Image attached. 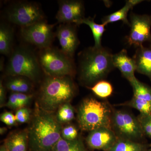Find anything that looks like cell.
Masks as SVG:
<instances>
[{
  "instance_id": "1",
  "label": "cell",
  "mask_w": 151,
  "mask_h": 151,
  "mask_svg": "<svg viewBox=\"0 0 151 151\" xmlns=\"http://www.w3.org/2000/svg\"><path fill=\"white\" fill-rule=\"evenodd\" d=\"M62 128L53 113L44 111L37 103L28 130L30 151H51L61 137Z\"/></svg>"
},
{
  "instance_id": "2",
  "label": "cell",
  "mask_w": 151,
  "mask_h": 151,
  "mask_svg": "<svg viewBox=\"0 0 151 151\" xmlns=\"http://www.w3.org/2000/svg\"><path fill=\"white\" fill-rule=\"evenodd\" d=\"M113 55L103 47H87L78 54V79L81 84L91 87L103 80L115 68Z\"/></svg>"
},
{
  "instance_id": "3",
  "label": "cell",
  "mask_w": 151,
  "mask_h": 151,
  "mask_svg": "<svg viewBox=\"0 0 151 151\" xmlns=\"http://www.w3.org/2000/svg\"><path fill=\"white\" fill-rule=\"evenodd\" d=\"M76 92L71 76H46L40 88L38 105L44 111L53 113L61 105L70 103Z\"/></svg>"
},
{
  "instance_id": "4",
  "label": "cell",
  "mask_w": 151,
  "mask_h": 151,
  "mask_svg": "<svg viewBox=\"0 0 151 151\" xmlns=\"http://www.w3.org/2000/svg\"><path fill=\"white\" fill-rule=\"evenodd\" d=\"M113 110L108 102L99 101L92 97L84 99L77 112L79 128L82 131L89 132L101 127L111 129Z\"/></svg>"
},
{
  "instance_id": "5",
  "label": "cell",
  "mask_w": 151,
  "mask_h": 151,
  "mask_svg": "<svg viewBox=\"0 0 151 151\" xmlns=\"http://www.w3.org/2000/svg\"><path fill=\"white\" fill-rule=\"evenodd\" d=\"M42 71L37 55L32 50L23 45L14 49L5 69L7 76H24L33 82L39 79Z\"/></svg>"
},
{
  "instance_id": "6",
  "label": "cell",
  "mask_w": 151,
  "mask_h": 151,
  "mask_svg": "<svg viewBox=\"0 0 151 151\" xmlns=\"http://www.w3.org/2000/svg\"><path fill=\"white\" fill-rule=\"evenodd\" d=\"M37 57L42 69L46 76L73 77L75 74L73 58L61 49L52 46L42 49L40 50Z\"/></svg>"
},
{
  "instance_id": "7",
  "label": "cell",
  "mask_w": 151,
  "mask_h": 151,
  "mask_svg": "<svg viewBox=\"0 0 151 151\" xmlns=\"http://www.w3.org/2000/svg\"><path fill=\"white\" fill-rule=\"evenodd\" d=\"M111 125L118 138L141 142L145 137L137 117L124 110H113Z\"/></svg>"
},
{
  "instance_id": "8",
  "label": "cell",
  "mask_w": 151,
  "mask_h": 151,
  "mask_svg": "<svg viewBox=\"0 0 151 151\" xmlns=\"http://www.w3.org/2000/svg\"><path fill=\"white\" fill-rule=\"evenodd\" d=\"M8 20L21 28L45 19L42 9L36 3L19 1L10 6L6 11Z\"/></svg>"
},
{
  "instance_id": "9",
  "label": "cell",
  "mask_w": 151,
  "mask_h": 151,
  "mask_svg": "<svg viewBox=\"0 0 151 151\" xmlns=\"http://www.w3.org/2000/svg\"><path fill=\"white\" fill-rule=\"evenodd\" d=\"M55 24H49L45 19L22 27L21 35L25 41L40 50L52 46L55 37L53 28Z\"/></svg>"
},
{
  "instance_id": "10",
  "label": "cell",
  "mask_w": 151,
  "mask_h": 151,
  "mask_svg": "<svg viewBox=\"0 0 151 151\" xmlns=\"http://www.w3.org/2000/svg\"><path fill=\"white\" fill-rule=\"evenodd\" d=\"M130 30L127 37V43L129 46L137 48L146 42H151V15H139L131 13Z\"/></svg>"
},
{
  "instance_id": "11",
  "label": "cell",
  "mask_w": 151,
  "mask_h": 151,
  "mask_svg": "<svg viewBox=\"0 0 151 151\" xmlns=\"http://www.w3.org/2000/svg\"><path fill=\"white\" fill-rule=\"evenodd\" d=\"M58 10L56 15L58 22L72 24L78 26L84 18V6L79 0H60L58 1Z\"/></svg>"
},
{
  "instance_id": "12",
  "label": "cell",
  "mask_w": 151,
  "mask_h": 151,
  "mask_svg": "<svg viewBox=\"0 0 151 151\" xmlns=\"http://www.w3.org/2000/svg\"><path fill=\"white\" fill-rule=\"evenodd\" d=\"M76 27L72 24H61L57 27L55 32L60 49L72 58L79 44Z\"/></svg>"
},
{
  "instance_id": "13",
  "label": "cell",
  "mask_w": 151,
  "mask_h": 151,
  "mask_svg": "<svg viewBox=\"0 0 151 151\" xmlns=\"http://www.w3.org/2000/svg\"><path fill=\"white\" fill-rule=\"evenodd\" d=\"M118 139L111 128L101 127L89 132L85 140L89 148L106 151L113 147Z\"/></svg>"
},
{
  "instance_id": "14",
  "label": "cell",
  "mask_w": 151,
  "mask_h": 151,
  "mask_svg": "<svg viewBox=\"0 0 151 151\" xmlns=\"http://www.w3.org/2000/svg\"><path fill=\"white\" fill-rule=\"evenodd\" d=\"M112 60L114 67L119 69L122 76L128 81L135 77V61L133 58L129 56L126 50H122L118 53L113 55Z\"/></svg>"
},
{
  "instance_id": "15",
  "label": "cell",
  "mask_w": 151,
  "mask_h": 151,
  "mask_svg": "<svg viewBox=\"0 0 151 151\" xmlns=\"http://www.w3.org/2000/svg\"><path fill=\"white\" fill-rule=\"evenodd\" d=\"M136 71L147 76L151 81V47H138L133 58Z\"/></svg>"
},
{
  "instance_id": "16",
  "label": "cell",
  "mask_w": 151,
  "mask_h": 151,
  "mask_svg": "<svg viewBox=\"0 0 151 151\" xmlns=\"http://www.w3.org/2000/svg\"><path fill=\"white\" fill-rule=\"evenodd\" d=\"M28 140V130H22L9 135L4 145L8 151H27Z\"/></svg>"
},
{
  "instance_id": "17",
  "label": "cell",
  "mask_w": 151,
  "mask_h": 151,
  "mask_svg": "<svg viewBox=\"0 0 151 151\" xmlns=\"http://www.w3.org/2000/svg\"><path fill=\"white\" fill-rule=\"evenodd\" d=\"M7 76L6 81L4 84L6 89L11 92L28 94L32 90L33 81L29 78L19 76Z\"/></svg>"
},
{
  "instance_id": "18",
  "label": "cell",
  "mask_w": 151,
  "mask_h": 151,
  "mask_svg": "<svg viewBox=\"0 0 151 151\" xmlns=\"http://www.w3.org/2000/svg\"><path fill=\"white\" fill-rule=\"evenodd\" d=\"M14 32L12 27L4 23L0 25V53L6 56L12 54L14 43Z\"/></svg>"
},
{
  "instance_id": "19",
  "label": "cell",
  "mask_w": 151,
  "mask_h": 151,
  "mask_svg": "<svg viewBox=\"0 0 151 151\" xmlns=\"http://www.w3.org/2000/svg\"><path fill=\"white\" fill-rule=\"evenodd\" d=\"M150 146L145 143L118 138L113 147L106 151H147Z\"/></svg>"
},
{
  "instance_id": "20",
  "label": "cell",
  "mask_w": 151,
  "mask_h": 151,
  "mask_svg": "<svg viewBox=\"0 0 151 151\" xmlns=\"http://www.w3.org/2000/svg\"><path fill=\"white\" fill-rule=\"evenodd\" d=\"M134 6L130 0L126 1L125 6L119 10L108 15L102 19V24L105 26L108 24L122 21L125 24L130 25V23L127 19L128 12Z\"/></svg>"
},
{
  "instance_id": "21",
  "label": "cell",
  "mask_w": 151,
  "mask_h": 151,
  "mask_svg": "<svg viewBox=\"0 0 151 151\" xmlns=\"http://www.w3.org/2000/svg\"><path fill=\"white\" fill-rule=\"evenodd\" d=\"M51 151H88L82 140L78 137L72 141L66 140L61 138Z\"/></svg>"
},
{
  "instance_id": "22",
  "label": "cell",
  "mask_w": 151,
  "mask_h": 151,
  "mask_svg": "<svg viewBox=\"0 0 151 151\" xmlns=\"http://www.w3.org/2000/svg\"><path fill=\"white\" fill-rule=\"evenodd\" d=\"M132 86L134 97L151 103V87L139 81L136 77L129 81Z\"/></svg>"
},
{
  "instance_id": "23",
  "label": "cell",
  "mask_w": 151,
  "mask_h": 151,
  "mask_svg": "<svg viewBox=\"0 0 151 151\" xmlns=\"http://www.w3.org/2000/svg\"><path fill=\"white\" fill-rule=\"evenodd\" d=\"M94 18L88 17L85 18L81 21V24L88 25L92 30L94 40V45L96 47H100L101 45V40L105 31V24H98L94 21Z\"/></svg>"
},
{
  "instance_id": "24",
  "label": "cell",
  "mask_w": 151,
  "mask_h": 151,
  "mask_svg": "<svg viewBox=\"0 0 151 151\" xmlns=\"http://www.w3.org/2000/svg\"><path fill=\"white\" fill-rule=\"evenodd\" d=\"M118 106H128L134 108L140 114H151V103L133 96L129 101L117 105Z\"/></svg>"
},
{
  "instance_id": "25",
  "label": "cell",
  "mask_w": 151,
  "mask_h": 151,
  "mask_svg": "<svg viewBox=\"0 0 151 151\" xmlns=\"http://www.w3.org/2000/svg\"><path fill=\"white\" fill-rule=\"evenodd\" d=\"M57 120L60 124L69 123L75 117V111L70 103H65L60 107L57 111Z\"/></svg>"
},
{
  "instance_id": "26",
  "label": "cell",
  "mask_w": 151,
  "mask_h": 151,
  "mask_svg": "<svg viewBox=\"0 0 151 151\" xmlns=\"http://www.w3.org/2000/svg\"><path fill=\"white\" fill-rule=\"evenodd\" d=\"M96 96L100 98H107L113 93V88L110 82L101 80L91 87H88Z\"/></svg>"
},
{
  "instance_id": "27",
  "label": "cell",
  "mask_w": 151,
  "mask_h": 151,
  "mask_svg": "<svg viewBox=\"0 0 151 151\" xmlns=\"http://www.w3.org/2000/svg\"><path fill=\"white\" fill-rule=\"evenodd\" d=\"M137 118L144 135L151 139V114L145 115L140 113Z\"/></svg>"
},
{
  "instance_id": "28",
  "label": "cell",
  "mask_w": 151,
  "mask_h": 151,
  "mask_svg": "<svg viewBox=\"0 0 151 151\" xmlns=\"http://www.w3.org/2000/svg\"><path fill=\"white\" fill-rule=\"evenodd\" d=\"M61 137L66 140L72 141L78 137L77 128L72 124H68L62 128Z\"/></svg>"
},
{
  "instance_id": "29",
  "label": "cell",
  "mask_w": 151,
  "mask_h": 151,
  "mask_svg": "<svg viewBox=\"0 0 151 151\" xmlns=\"http://www.w3.org/2000/svg\"><path fill=\"white\" fill-rule=\"evenodd\" d=\"M17 122L21 124L27 123L31 118V111L28 108L24 107L17 110L15 115Z\"/></svg>"
},
{
  "instance_id": "30",
  "label": "cell",
  "mask_w": 151,
  "mask_h": 151,
  "mask_svg": "<svg viewBox=\"0 0 151 151\" xmlns=\"http://www.w3.org/2000/svg\"><path fill=\"white\" fill-rule=\"evenodd\" d=\"M0 120L3 123L9 126H12L16 123L15 116L10 112H5L0 116Z\"/></svg>"
},
{
  "instance_id": "31",
  "label": "cell",
  "mask_w": 151,
  "mask_h": 151,
  "mask_svg": "<svg viewBox=\"0 0 151 151\" xmlns=\"http://www.w3.org/2000/svg\"><path fill=\"white\" fill-rule=\"evenodd\" d=\"M5 106L13 110H17L22 108L20 103L17 98L16 93L15 92H12L10 95L8 100L6 103Z\"/></svg>"
},
{
  "instance_id": "32",
  "label": "cell",
  "mask_w": 151,
  "mask_h": 151,
  "mask_svg": "<svg viewBox=\"0 0 151 151\" xmlns=\"http://www.w3.org/2000/svg\"><path fill=\"white\" fill-rule=\"evenodd\" d=\"M15 93H16L17 98L20 103L22 108H24L29 105L32 100V94L18 92Z\"/></svg>"
},
{
  "instance_id": "33",
  "label": "cell",
  "mask_w": 151,
  "mask_h": 151,
  "mask_svg": "<svg viewBox=\"0 0 151 151\" xmlns=\"http://www.w3.org/2000/svg\"><path fill=\"white\" fill-rule=\"evenodd\" d=\"M6 88L2 81L0 82V106L2 108L6 105Z\"/></svg>"
},
{
  "instance_id": "34",
  "label": "cell",
  "mask_w": 151,
  "mask_h": 151,
  "mask_svg": "<svg viewBox=\"0 0 151 151\" xmlns=\"http://www.w3.org/2000/svg\"><path fill=\"white\" fill-rule=\"evenodd\" d=\"M7 131V129L6 127H1L0 128V134L1 135H3L5 134Z\"/></svg>"
},
{
  "instance_id": "35",
  "label": "cell",
  "mask_w": 151,
  "mask_h": 151,
  "mask_svg": "<svg viewBox=\"0 0 151 151\" xmlns=\"http://www.w3.org/2000/svg\"><path fill=\"white\" fill-rule=\"evenodd\" d=\"M0 151H8L4 145H3L1 146L0 147Z\"/></svg>"
},
{
  "instance_id": "36",
  "label": "cell",
  "mask_w": 151,
  "mask_h": 151,
  "mask_svg": "<svg viewBox=\"0 0 151 151\" xmlns=\"http://www.w3.org/2000/svg\"><path fill=\"white\" fill-rule=\"evenodd\" d=\"M147 151H151V144L150 145V147H149Z\"/></svg>"
}]
</instances>
